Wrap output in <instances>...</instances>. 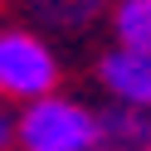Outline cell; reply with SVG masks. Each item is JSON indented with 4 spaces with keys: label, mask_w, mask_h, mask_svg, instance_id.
<instances>
[{
    "label": "cell",
    "mask_w": 151,
    "mask_h": 151,
    "mask_svg": "<svg viewBox=\"0 0 151 151\" xmlns=\"http://www.w3.org/2000/svg\"><path fill=\"white\" fill-rule=\"evenodd\" d=\"M93 112L63 93H44L15 117V141L20 151H88Z\"/></svg>",
    "instance_id": "obj_1"
},
{
    "label": "cell",
    "mask_w": 151,
    "mask_h": 151,
    "mask_svg": "<svg viewBox=\"0 0 151 151\" xmlns=\"http://www.w3.org/2000/svg\"><path fill=\"white\" fill-rule=\"evenodd\" d=\"M10 141H15V112L5 107V102H0V151L10 146Z\"/></svg>",
    "instance_id": "obj_7"
},
{
    "label": "cell",
    "mask_w": 151,
    "mask_h": 151,
    "mask_svg": "<svg viewBox=\"0 0 151 151\" xmlns=\"http://www.w3.org/2000/svg\"><path fill=\"white\" fill-rule=\"evenodd\" d=\"M49 24H88L107 0H29Z\"/></svg>",
    "instance_id": "obj_6"
},
{
    "label": "cell",
    "mask_w": 151,
    "mask_h": 151,
    "mask_svg": "<svg viewBox=\"0 0 151 151\" xmlns=\"http://www.w3.org/2000/svg\"><path fill=\"white\" fill-rule=\"evenodd\" d=\"M59 83V59L29 29H0V93L5 98H44Z\"/></svg>",
    "instance_id": "obj_2"
},
{
    "label": "cell",
    "mask_w": 151,
    "mask_h": 151,
    "mask_svg": "<svg viewBox=\"0 0 151 151\" xmlns=\"http://www.w3.org/2000/svg\"><path fill=\"white\" fill-rule=\"evenodd\" d=\"M112 29H117V49L151 54V0H117Z\"/></svg>",
    "instance_id": "obj_5"
},
{
    "label": "cell",
    "mask_w": 151,
    "mask_h": 151,
    "mask_svg": "<svg viewBox=\"0 0 151 151\" xmlns=\"http://www.w3.org/2000/svg\"><path fill=\"white\" fill-rule=\"evenodd\" d=\"M88 151H151V112L117 107V102L107 112H93Z\"/></svg>",
    "instance_id": "obj_4"
},
{
    "label": "cell",
    "mask_w": 151,
    "mask_h": 151,
    "mask_svg": "<svg viewBox=\"0 0 151 151\" xmlns=\"http://www.w3.org/2000/svg\"><path fill=\"white\" fill-rule=\"evenodd\" d=\"M102 88L112 93L117 107H137V112H151V54H137V49H112L102 54Z\"/></svg>",
    "instance_id": "obj_3"
}]
</instances>
